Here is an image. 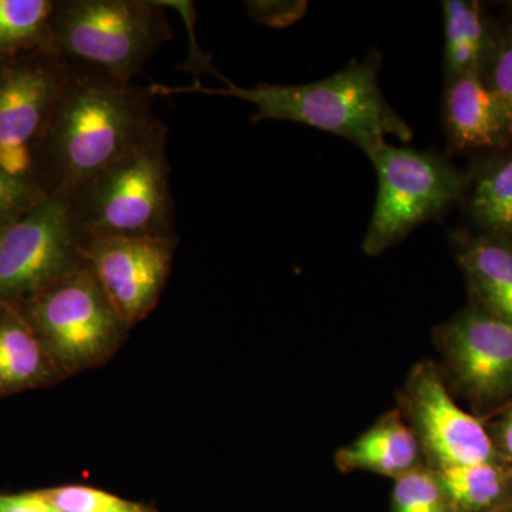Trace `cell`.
I'll list each match as a JSON object with an SVG mask.
<instances>
[{
	"mask_svg": "<svg viewBox=\"0 0 512 512\" xmlns=\"http://www.w3.org/2000/svg\"><path fill=\"white\" fill-rule=\"evenodd\" d=\"M153 99L150 89L72 63L37 154V183L72 198L161 123Z\"/></svg>",
	"mask_w": 512,
	"mask_h": 512,
	"instance_id": "6da1fadb",
	"label": "cell"
},
{
	"mask_svg": "<svg viewBox=\"0 0 512 512\" xmlns=\"http://www.w3.org/2000/svg\"><path fill=\"white\" fill-rule=\"evenodd\" d=\"M380 57L370 53L353 60L340 72L305 84H258L241 87L229 82L210 89L195 82L191 86L151 84L154 97L200 93L232 97L256 107L254 121H292L335 134L365 151L367 157L384 146L389 136L403 143L412 140L409 124L389 106L379 86Z\"/></svg>",
	"mask_w": 512,
	"mask_h": 512,
	"instance_id": "7a4b0ae2",
	"label": "cell"
},
{
	"mask_svg": "<svg viewBox=\"0 0 512 512\" xmlns=\"http://www.w3.org/2000/svg\"><path fill=\"white\" fill-rule=\"evenodd\" d=\"M168 134L161 121L70 198L83 238L174 235Z\"/></svg>",
	"mask_w": 512,
	"mask_h": 512,
	"instance_id": "3957f363",
	"label": "cell"
},
{
	"mask_svg": "<svg viewBox=\"0 0 512 512\" xmlns=\"http://www.w3.org/2000/svg\"><path fill=\"white\" fill-rule=\"evenodd\" d=\"M173 36L157 0H57L49 52L133 82Z\"/></svg>",
	"mask_w": 512,
	"mask_h": 512,
	"instance_id": "277c9868",
	"label": "cell"
},
{
	"mask_svg": "<svg viewBox=\"0 0 512 512\" xmlns=\"http://www.w3.org/2000/svg\"><path fill=\"white\" fill-rule=\"evenodd\" d=\"M19 305L62 376L109 359L128 329L86 261Z\"/></svg>",
	"mask_w": 512,
	"mask_h": 512,
	"instance_id": "5b68a950",
	"label": "cell"
},
{
	"mask_svg": "<svg viewBox=\"0 0 512 512\" xmlns=\"http://www.w3.org/2000/svg\"><path fill=\"white\" fill-rule=\"evenodd\" d=\"M379 190L363 251L377 256L466 195L471 173L439 154L389 144L370 154Z\"/></svg>",
	"mask_w": 512,
	"mask_h": 512,
	"instance_id": "8992f818",
	"label": "cell"
},
{
	"mask_svg": "<svg viewBox=\"0 0 512 512\" xmlns=\"http://www.w3.org/2000/svg\"><path fill=\"white\" fill-rule=\"evenodd\" d=\"M70 198L47 195L0 231V303H23L83 264Z\"/></svg>",
	"mask_w": 512,
	"mask_h": 512,
	"instance_id": "52a82bcc",
	"label": "cell"
},
{
	"mask_svg": "<svg viewBox=\"0 0 512 512\" xmlns=\"http://www.w3.org/2000/svg\"><path fill=\"white\" fill-rule=\"evenodd\" d=\"M70 67L46 50L0 63V170L40 185L37 154Z\"/></svg>",
	"mask_w": 512,
	"mask_h": 512,
	"instance_id": "ba28073f",
	"label": "cell"
},
{
	"mask_svg": "<svg viewBox=\"0 0 512 512\" xmlns=\"http://www.w3.org/2000/svg\"><path fill=\"white\" fill-rule=\"evenodd\" d=\"M175 235L84 238V261L128 328L156 308L171 274Z\"/></svg>",
	"mask_w": 512,
	"mask_h": 512,
	"instance_id": "9c48e42d",
	"label": "cell"
},
{
	"mask_svg": "<svg viewBox=\"0 0 512 512\" xmlns=\"http://www.w3.org/2000/svg\"><path fill=\"white\" fill-rule=\"evenodd\" d=\"M403 404L433 470L498 460L497 447L483 424L457 406L430 363L413 370Z\"/></svg>",
	"mask_w": 512,
	"mask_h": 512,
	"instance_id": "30bf717a",
	"label": "cell"
},
{
	"mask_svg": "<svg viewBox=\"0 0 512 512\" xmlns=\"http://www.w3.org/2000/svg\"><path fill=\"white\" fill-rule=\"evenodd\" d=\"M441 345L458 387L478 402L512 396V322L477 306L441 330Z\"/></svg>",
	"mask_w": 512,
	"mask_h": 512,
	"instance_id": "8fae6325",
	"label": "cell"
},
{
	"mask_svg": "<svg viewBox=\"0 0 512 512\" xmlns=\"http://www.w3.org/2000/svg\"><path fill=\"white\" fill-rule=\"evenodd\" d=\"M443 119L454 151L503 150L511 144L503 111L483 72L448 82Z\"/></svg>",
	"mask_w": 512,
	"mask_h": 512,
	"instance_id": "7c38bea8",
	"label": "cell"
},
{
	"mask_svg": "<svg viewBox=\"0 0 512 512\" xmlns=\"http://www.w3.org/2000/svg\"><path fill=\"white\" fill-rule=\"evenodd\" d=\"M454 245L477 308L512 322V241L457 232Z\"/></svg>",
	"mask_w": 512,
	"mask_h": 512,
	"instance_id": "4fadbf2b",
	"label": "cell"
},
{
	"mask_svg": "<svg viewBox=\"0 0 512 512\" xmlns=\"http://www.w3.org/2000/svg\"><path fill=\"white\" fill-rule=\"evenodd\" d=\"M59 376L19 303H0V397L46 386Z\"/></svg>",
	"mask_w": 512,
	"mask_h": 512,
	"instance_id": "5bb4252c",
	"label": "cell"
},
{
	"mask_svg": "<svg viewBox=\"0 0 512 512\" xmlns=\"http://www.w3.org/2000/svg\"><path fill=\"white\" fill-rule=\"evenodd\" d=\"M419 440L400 413L386 414L359 439L340 448L335 463L342 473L367 471L396 478L420 467Z\"/></svg>",
	"mask_w": 512,
	"mask_h": 512,
	"instance_id": "9a60e30c",
	"label": "cell"
},
{
	"mask_svg": "<svg viewBox=\"0 0 512 512\" xmlns=\"http://www.w3.org/2000/svg\"><path fill=\"white\" fill-rule=\"evenodd\" d=\"M444 28V73L447 82L463 74L483 72L495 33L480 3L446 0L441 3Z\"/></svg>",
	"mask_w": 512,
	"mask_h": 512,
	"instance_id": "2e32d148",
	"label": "cell"
},
{
	"mask_svg": "<svg viewBox=\"0 0 512 512\" xmlns=\"http://www.w3.org/2000/svg\"><path fill=\"white\" fill-rule=\"evenodd\" d=\"M434 471L456 512H505L512 504V467L498 460Z\"/></svg>",
	"mask_w": 512,
	"mask_h": 512,
	"instance_id": "e0dca14e",
	"label": "cell"
},
{
	"mask_svg": "<svg viewBox=\"0 0 512 512\" xmlns=\"http://www.w3.org/2000/svg\"><path fill=\"white\" fill-rule=\"evenodd\" d=\"M467 192L473 224L484 235L512 241V154L491 158L471 173Z\"/></svg>",
	"mask_w": 512,
	"mask_h": 512,
	"instance_id": "ac0fdd59",
	"label": "cell"
},
{
	"mask_svg": "<svg viewBox=\"0 0 512 512\" xmlns=\"http://www.w3.org/2000/svg\"><path fill=\"white\" fill-rule=\"evenodd\" d=\"M55 0H0V63L50 47Z\"/></svg>",
	"mask_w": 512,
	"mask_h": 512,
	"instance_id": "d6986e66",
	"label": "cell"
},
{
	"mask_svg": "<svg viewBox=\"0 0 512 512\" xmlns=\"http://www.w3.org/2000/svg\"><path fill=\"white\" fill-rule=\"evenodd\" d=\"M392 512H456L436 471L417 467L394 480Z\"/></svg>",
	"mask_w": 512,
	"mask_h": 512,
	"instance_id": "ffe728a7",
	"label": "cell"
},
{
	"mask_svg": "<svg viewBox=\"0 0 512 512\" xmlns=\"http://www.w3.org/2000/svg\"><path fill=\"white\" fill-rule=\"evenodd\" d=\"M483 77L500 104L512 144V26L495 33Z\"/></svg>",
	"mask_w": 512,
	"mask_h": 512,
	"instance_id": "44dd1931",
	"label": "cell"
},
{
	"mask_svg": "<svg viewBox=\"0 0 512 512\" xmlns=\"http://www.w3.org/2000/svg\"><path fill=\"white\" fill-rule=\"evenodd\" d=\"M42 493L60 512H147L140 504L84 485H63Z\"/></svg>",
	"mask_w": 512,
	"mask_h": 512,
	"instance_id": "7402d4cb",
	"label": "cell"
},
{
	"mask_svg": "<svg viewBox=\"0 0 512 512\" xmlns=\"http://www.w3.org/2000/svg\"><path fill=\"white\" fill-rule=\"evenodd\" d=\"M47 195L40 185L0 170V231L18 221Z\"/></svg>",
	"mask_w": 512,
	"mask_h": 512,
	"instance_id": "603a6c76",
	"label": "cell"
},
{
	"mask_svg": "<svg viewBox=\"0 0 512 512\" xmlns=\"http://www.w3.org/2000/svg\"><path fill=\"white\" fill-rule=\"evenodd\" d=\"M247 5L249 18L272 29H285L305 15V0H251Z\"/></svg>",
	"mask_w": 512,
	"mask_h": 512,
	"instance_id": "cb8c5ba5",
	"label": "cell"
},
{
	"mask_svg": "<svg viewBox=\"0 0 512 512\" xmlns=\"http://www.w3.org/2000/svg\"><path fill=\"white\" fill-rule=\"evenodd\" d=\"M0 512H60L42 491L0 495Z\"/></svg>",
	"mask_w": 512,
	"mask_h": 512,
	"instance_id": "d4e9b609",
	"label": "cell"
},
{
	"mask_svg": "<svg viewBox=\"0 0 512 512\" xmlns=\"http://www.w3.org/2000/svg\"><path fill=\"white\" fill-rule=\"evenodd\" d=\"M497 434L501 451H503L505 458L512 464V407L505 414L500 426H498Z\"/></svg>",
	"mask_w": 512,
	"mask_h": 512,
	"instance_id": "484cf974",
	"label": "cell"
},
{
	"mask_svg": "<svg viewBox=\"0 0 512 512\" xmlns=\"http://www.w3.org/2000/svg\"><path fill=\"white\" fill-rule=\"evenodd\" d=\"M505 512H512V504L510 505V508H508V510Z\"/></svg>",
	"mask_w": 512,
	"mask_h": 512,
	"instance_id": "4316f807",
	"label": "cell"
}]
</instances>
